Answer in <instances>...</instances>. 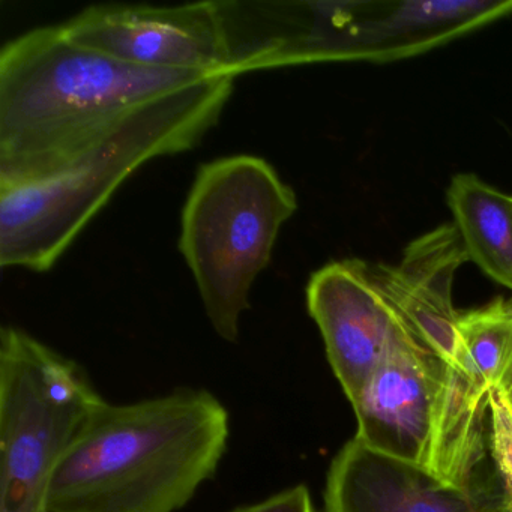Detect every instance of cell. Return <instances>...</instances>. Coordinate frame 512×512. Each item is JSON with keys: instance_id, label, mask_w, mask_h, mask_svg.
Returning <instances> with one entry per match:
<instances>
[{"instance_id": "7a4b0ae2", "label": "cell", "mask_w": 512, "mask_h": 512, "mask_svg": "<svg viewBox=\"0 0 512 512\" xmlns=\"http://www.w3.org/2000/svg\"><path fill=\"white\" fill-rule=\"evenodd\" d=\"M230 416L205 389L103 400L53 470L49 512H176L214 478Z\"/></svg>"}, {"instance_id": "5b68a950", "label": "cell", "mask_w": 512, "mask_h": 512, "mask_svg": "<svg viewBox=\"0 0 512 512\" xmlns=\"http://www.w3.org/2000/svg\"><path fill=\"white\" fill-rule=\"evenodd\" d=\"M82 365L23 329L0 331V512H49L56 464L103 401Z\"/></svg>"}, {"instance_id": "8992f818", "label": "cell", "mask_w": 512, "mask_h": 512, "mask_svg": "<svg viewBox=\"0 0 512 512\" xmlns=\"http://www.w3.org/2000/svg\"><path fill=\"white\" fill-rule=\"evenodd\" d=\"M61 26L76 43L137 67L235 77L217 2L98 5Z\"/></svg>"}, {"instance_id": "9c48e42d", "label": "cell", "mask_w": 512, "mask_h": 512, "mask_svg": "<svg viewBox=\"0 0 512 512\" xmlns=\"http://www.w3.org/2000/svg\"><path fill=\"white\" fill-rule=\"evenodd\" d=\"M469 262L454 224H443L410 242L398 265H370L371 277L410 331L443 362L460 355L458 317L452 302L455 275Z\"/></svg>"}, {"instance_id": "8fae6325", "label": "cell", "mask_w": 512, "mask_h": 512, "mask_svg": "<svg viewBox=\"0 0 512 512\" xmlns=\"http://www.w3.org/2000/svg\"><path fill=\"white\" fill-rule=\"evenodd\" d=\"M446 199L467 259L512 290V196L460 173L449 182Z\"/></svg>"}, {"instance_id": "30bf717a", "label": "cell", "mask_w": 512, "mask_h": 512, "mask_svg": "<svg viewBox=\"0 0 512 512\" xmlns=\"http://www.w3.org/2000/svg\"><path fill=\"white\" fill-rule=\"evenodd\" d=\"M325 512H497L431 470L379 454L353 437L326 476Z\"/></svg>"}, {"instance_id": "277c9868", "label": "cell", "mask_w": 512, "mask_h": 512, "mask_svg": "<svg viewBox=\"0 0 512 512\" xmlns=\"http://www.w3.org/2000/svg\"><path fill=\"white\" fill-rule=\"evenodd\" d=\"M296 209L295 191L263 158L233 155L197 170L182 209L179 250L212 328L227 343L239 340L254 281Z\"/></svg>"}, {"instance_id": "9a60e30c", "label": "cell", "mask_w": 512, "mask_h": 512, "mask_svg": "<svg viewBox=\"0 0 512 512\" xmlns=\"http://www.w3.org/2000/svg\"><path fill=\"white\" fill-rule=\"evenodd\" d=\"M502 392L505 394L506 400L509 401L512 407V364L511 368H509L508 376H506L505 382L502 385Z\"/></svg>"}, {"instance_id": "3957f363", "label": "cell", "mask_w": 512, "mask_h": 512, "mask_svg": "<svg viewBox=\"0 0 512 512\" xmlns=\"http://www.w3.org/2000/svg\"><path fill=\"white\" fill-rule=\"evenodd\" d=\"M235 77L211 76L134 116L118 134L44 181L0 185V265L46 272L143 164L190 151L220 121Z\"/></svg>"}, {"instance_id": "6da1fadb", "label": "cell", "mask_w": 512, "mask_h": 512, "mask_svg": "<svg viewBox=\"0 0 512 512\" xmlns=\"http://www.w3.org/2000/svg\"><path fill=\"white\" fill-rule=\"evenodd\" d=\"M224 74L151 70L34 29L0 52V185L53 178L152 104Z\"/></svg>"}, {"instance_id": "5bb4252c", "label": "cell", "mask_w": 512, "mask_h": 512, "mask_svg": "<svg viewBox=\"0 0 512 512\" xmlns=\"http://www.w3.org/2000/svg\"><path fill=\"white\" fill-rule=\"evenodd\" d=\"M232 512H314L310 491L305 485H295L262 502L241 506Z\"/></svg>"}, {"instance_id": "ba28073f", "label": "cell", "mask_w": 512, "mask_h": 512, "mask_svg": "<svg viewBox=\"0 0 512 512\" xmlns=\"http://www.w3.org/2000/svg\"><path fill=\"white\" fill-rule=\"evenodd\" d=\"M445 362L412 332L388 350L353 398L355 437L365 446L427 467Z\"/></svg>"}, {"instance_id": "4fadbf2b", "label": "cell", "mask_w": 512, "mask_h": 512, "mask_svg": "<svg viewBox=\"0 0 512 512\" xmlns=\"http://www.w3.org/2000/svg\"><path fill=\"white\" fill-rule=\"evenodd\" d=\"M488 452L497 481L512 505V407L500 388L490 392Z\"/></svg>"}, {"instance_id": "7c38bea8", "label": "cell", "mask_w": 512, "mask_h": 512, "mask_svg": "<svg viewBox=\"0 0 512 512\" xmlns=\"http://www.w3.org/2000/svg\"><path fill=\"white\" fill-rule=\"evenodd\" d=\"M460 355L455 367H467L487 377L493 388H502L512 364V304L494 299L458 317Z\"/></svg>"}, {"instance_id": "52a82bcc", "label": "cell", "mask_w": 512, "mask_h": 512, "mask_svg": "<svg viewBox=\"0 0 512 512\" xmlns=\"http://www.w3.org/2000/svg\"><path fill=\"white\" fill-rule=\"evenodd\" d=\"M307 307L344 394L352 401L409 326L361 260L328 263L311 275ZM413 334V332H412Z\"/></svg>"}]
</instances>
